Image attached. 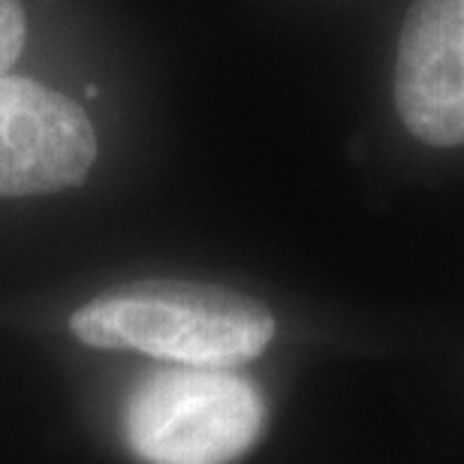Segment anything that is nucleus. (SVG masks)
Returning a JSON list of instances; mask_svg holds the SVG:
<instances>
[{
  "label": "nucleus",
  "instance_id": "f257e3e1",
  "mask_svg": "<svg viewBox=\"0 0 464 464\" xmlns=\"http://www.w3.org/2000/svg\"><path fill=\"white\" fill-rule=\"evenodd\" d=\"M82 344L139 350L197 368H236L256 359L275 335L263 302L215 284L151 277L109 290L70 317Z\"/></svg>",
  "mask_w": 464,
  "mask_h": 464
},
{
  "label": "nucleus",
  "instance_id": "f03ea898",
  "mask_svg": "<svg viewBox=\"0 0 464 464\" xmlns=\"http://www.w3.org/2000/svg\"><path fill=\"white\" fill-rule=\"evenodd\" d=\"M266 431V398L232 368H157L124 407L130 450L145 464H232Z\"/></svg>",
  "mask_w": 464,
  "mask_h": 464
},
{
  "label": "nucleus",
  "instance_id": "7ed1b4c3",
  "mask_svg": "<svg viewBox=\"0 0 464 464\" xmlns=\"http://www.w3.org/2000/svg\"><path fill=\"white\" fill-rule=\"evenodd\" d=\"M97 160V133L76 100L34 79L0 76V197L79 188Z\"/></svg>",
  "mask_w": 464,
  "mask_h": 464
},
{
  "label": "nucleus",
  "instance_id": "20e7f679",
  "mask_svg": "<svg viewBox=\"0 0 464 464\" xmlns=\"http://www.w3.org/2000/svg\"><path fill=\"white\" fill-rule=\"evenodd\" d=\"M395 109L425 145H464V0H416L395 61Z\"/></svg>",
  "mask_w": 464,
  "mask_h": 464
},
{
  "label": "nucleus",
  "instance_id": "39448f33",
  "mask_svg": "<svg viewBox=\"0 0 464 464\" xmlns=\"http://www.w3.org/2000/svg\"><path fill=\"white\" fill-rule=\"evenodd\" d=\"M24 9L22 0H0V76H6L24 49Z\"/></svg>",
  "mask_w": 464,
  "mask_h": 464
}]
</instances>
